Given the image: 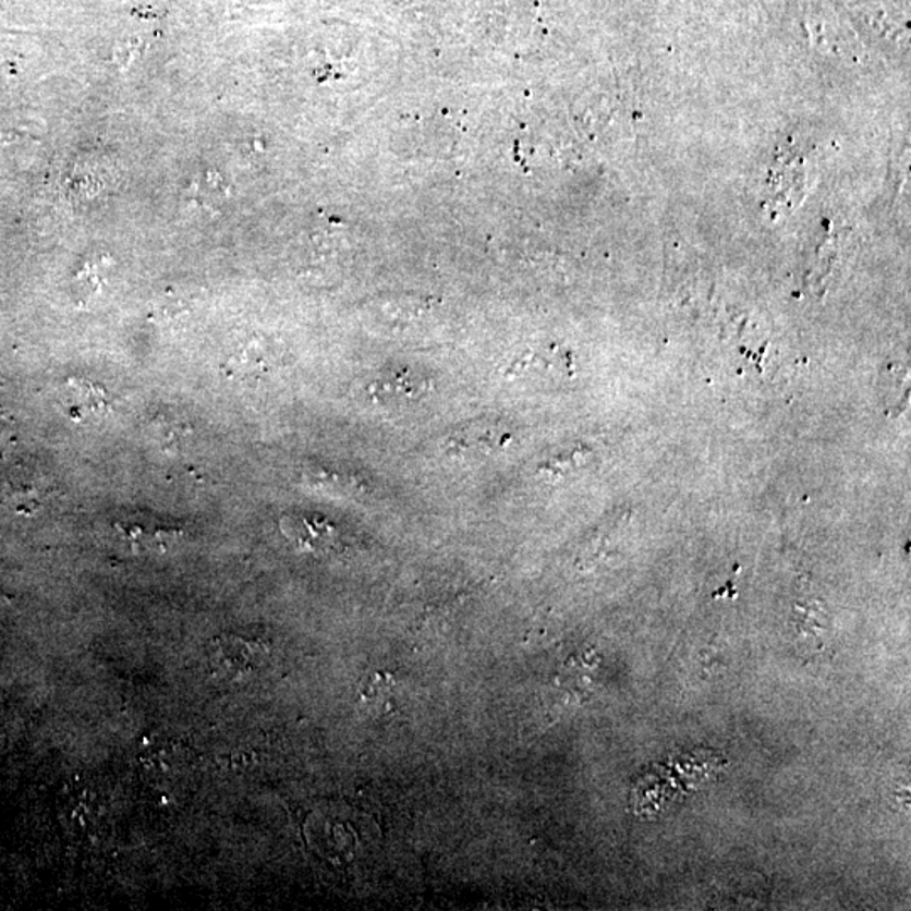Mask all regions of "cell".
Returning <instances> with one entry per match:
<instances>
[{
	"mask_svg": "<svg viewBox=\"0 0 911 911\" xmlns=\"http://www.w3.org/2000/svg\"><path fill=\"white\" fill-rule=\"evenodd\" d=\"M254 646L233 635H221L209 642L206 664L211 676L236 680L254 670Z\"/></svg>",
	"mask_w": 911,
	"mask_h": 911,
	"instance_id": "obj_1",
	"label": "cell"
},
{
	"mask_svg": "<svg viewBox=\"0 0 911 911\" xmlns=\"http://www.w3.org/2000/svg\"><path fill=\"white\" fill-rule=\"evenodd\" d=\"M49 494V486L42 476L29 471H12L2 485V495L9 505L20 512H34Z\"/></svg>",
	"mask_w": 911,
	"mask_h": 911,
	"instance_id": "obj_2",
	"label": "cell"
},
{
	"mask_svg": "<svg viewBox=\"0 0 911 911\" xmlns=\"http://www.w3.org/2000/svg\"><path fill=\"white\" fill-rule=\"evenodd\" d=\"M63 400L64 408L76 421L98 417L109 408V399H107V393L100 385L82 380V378H73V380L68 381Z\"/></svg>",
	"mask_w": 911,
	"mask_h": 911,
	"instance_id": "obj_3",
	"label": "cell"
},
{
	"mask_svg": "<svg viewBox=\"0 0 911 911\" xmlns=\"http://www.w3.org/2000/svg\"><path fill=\"white\" fill-rule=\"evenodd\" d=\"M282 531L289 538L297 542L301 547L307 550H321L332 546L335 532L328 523L318 519H306V517H289L282 522Z\"/></svg>",
	"mask_w": 911,
	"mask_h": 911,
	"instance_id": "obj_4",
	"label": "cell"
},
{
	"mask_svg": "<svg viewBox=\"0 0 911 911\" xmlns=\"http://www.w3.org/2000/svg\"><path fill=\"white\" fill-rule=\"evenodd\" d=\"M105 277H107V266L104 260L90 262L76 274V289L82 292L85 300H90L92 295L100 292Z\"/></svg>",
	"mask_w": 911,
	"mask_h": 911,
	"instance_id": "obj_5",
	"label": "cell"
}]
</instances>
